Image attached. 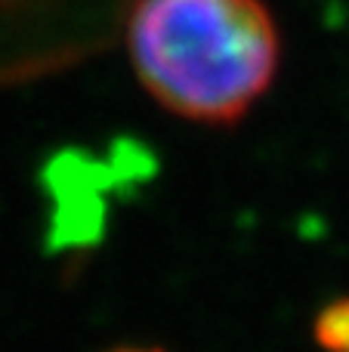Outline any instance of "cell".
Masks as SVG:
<instances>
[{
    "label": "cell",
    "mask_w": 349,
    "mask_h": 352,
    "mask_svg": "<svg viewBox=\"0 0 349 352\" xmlns=\"http://www.w3.org/2000/svg\"><path fill=\"white\" fill-rule=\"evenodd\" d=\"M127 50L164 111L232 127L269 93L282 41L263 0H136Z\"/></svg>",
    "instance_id": "1"
},
{
    "label": "cell",
    "mask_w": 349,
    "mask_h": 352,
    "mask_svg": "<svg viewBox=\"0 0 349 352\" xmlns=\"http://www.w3.org/2000/svg\"><path fill=\"white\" fill-rule=\"evenodd\" d=\"M121 352H158V349H121Z\"/></svg>",
    "instance_id": "3"
},
{
    "label": "cell",
    "mask_w": 349,
    "mask_h": 352,
    "mask_svg": "<svg viewBox=\"0 0 349 352\" xmlns=\"http://www.w3.org/2000/svg\"><path fill=\"white\" fill-rule=\"evenodd\" d=\"M313 340L322 352H349V294L319 309L313 322Z\"/></svg>",
    "instance_id": "2"
}]
</instances>
